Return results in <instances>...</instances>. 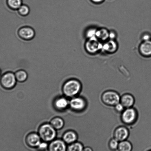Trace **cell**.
I'll return each instance as SVG.
<instances>
[{
  "label": "cell",
  "instance_id": "obj_29",
  "mask_svg": "<svg viewBox=\"0 0 151 151\" xmlns=\"http://www.w3.org/2000/svg\"><path fill=\"white\" fill-rule=\"evenodd\" d=\"M142 39H143V41L151 40V36L149 34H145L142 37Z\"/></svg>",
  "mask_w": 151,
  "mask_h": 151
},
{
  "label": "cell",
  "instance_id": "obj_13",
  "mask_svg": "<svg viewBox=\"0 0 151 151\" xmlns=\"http://www.w3.org/2000/svg\"><path fill=\"white\" fill-rule=\"evenodd\" d=\"M19 34L22 39L29 40L34 37L35 32L31 28L24 27L22 28L19 31Z\"/></svg>",
  "mask_w": 151,
  "mask_h": 151
},
{
  "label": "cell",
  "instance_id": "obj_16",
  "mask_svg": "<svg viewBox=\"0 0 151 151\" xmlns=\"http://www.w3.org/2000/svg\"><path fill=\"white\" fill-rule=\"evenodd\" d=\"M109 31L107 29L104 28L97 29L96 37L98 40L105 42L109 40Z\"/></svg>",
  "mask_w": 151,
  "mask_h": 151
},
{
  "label": "cell",
  "instance_id": "obj_18",
  "mask_svg": "<svg viewBox=\"0 0 151 151\" xmlns=\"http://www.w3.org/2000/svg\"><path fill=\"white\" fill-rule=\"evenodd\" d=\"M133 146L131 142L125 140L120 142L119 144L118 151H132Z\"/></svg>",
  "mask_w": 151,
  "mask_h": 151
},
{
  "label": "cell",
  "instance_id": "obj_10",
  "mask_svg": "<svg viewBox=\"0 0 151 151\" xmlns=\"http://www.w3.org/2000/svg\"><path fill=\"white\" fill-rule=\"evenodd\" d=\"M26 144L30 148L36 149L41 142V139L39 134L30 133L26 137Z\"/></svg>",
  "mask_w": 151,
  "mask_h": 151
},
{
  "label": "cell",
  "instance_id": "obj_17",
  "mask_svg": "<svg viewBox=\"0 0 151 151\" xmlns=\"http://www.w3.org/2000/svg\"><path fill=\"white\" fill-rule=\"evenodd\" d=\"M69 102L66 98L63 97L57 98L54 102V105L57 109L63 110L68 107Z\"/></svg>",
  "mask_w": 151,
  "mask_h": 151
},
{
  "label": "cell",
  "instance_id": "obj_22",
  "mask_svg": "<svg viewBox=\"0 0 151 151\" xmlns=\"http://www.w3.org/2000/svg\"><path fill=\"white\" fill-rule=\"evenodd\" d=\"M119 142L114 137L111 139L108 143V148L111 151L118 150Z\"/></svg>",
  "mask_w": 151,
  "mask_h": 151
},
{
  "label": "cell",
  "instance_id": "obj_2",
  "mask_svg": "<svg viewBox=\"0 0 151 151\" xmlns=\"http://www.w3.org/2000/svg\"><path fill=\"white\" fill-rule=\"evenodd\" d=\"M39 135L44 142H51L56 137V129L50 124H42L39 129Z\"/></svg>",
  "mask_w": 151,
  "mask_h": 151
},
{
  "label": "cell",
  "instance_id": "obj_1",
  "mask_svg": "<svg viewBox=\"0 0 151 151\" xmlns=\"http://www.w3.org/2000/svg\"><path fill=\"white\" fill-rule=\"evenodd\" d=\"M82 85L80 82L75 79H72L64 83L63 90L65 96L73 98L80 93Z\"/></svg>",
  "mask_w": 151,
  "mask_h": 151
},
{
  "label": "cell",
  "instance_id": "obj_14",
  "mask_svg": "<svg viewBox=\"0 0 151 151\" xmlns=\"http://www.w3.org/2000/svg\"><path fill=\"white\" fill-rule=\"evenodd\" d=\"M140 52L143 56L147 57H151V40L143 41L139 47Z\"/></svg>",
  "mask_w": 151,
  "mask_h": 151
},
{
  "label": "cell",
  "instance_id": "obj_21",
  "mask_svg": "<svg viewBox=\"0 0 151 151\" xmlns=\"http://www.w3.org/2000/svg\"><path fill=\"white\" fill-rule=\"evenodd\" d=\"M15 76L17 81L23 82L27 80L28 75L27 73L23 70H20L15 73Z\"/></svg>",
  "mask_w": 151,
  "mask_h": 151
},
{
  "label": "cell",
  "instance_id": "obj_23",
  "mask_svg": "<svg viewBox=\"0 0 151 151\" xmlns=\"http://www.w3.org/2000/svg\"><path fill=\"white\" fill-rule=\"evenodd\" d=\"M8 3L10 8L15 10L18 9L22 5L21 0H8Z\"/></svg>",
  "mask_w": 151,
  "mask_h": 151
},
{
  "label": "cell",
  "instance_id": "obj_12",
  "mask_svg": "<svg viewBox=\"0 0 151 151\" xmlns=\"http://www.w3.org/2000/svg\"><path fill=\"white\" fill-rule=\"evenodd\" d=\"M118 48V44L115 40H109L103 43L102 50L108 53L112 54L116 52Z\"/></svg>",
  "mask_w": 151,
  "mask_h": 151
},
{
  "label": "cell",
  "instance_id": "obj_7",
  "mask_svg": "<svg viewBox=\"0 0 151 151\" xmlns=\"http://www.w3.org/2000/svg\"><path fill=\"white\" fill-rule=\"evenodd\" d=\"M69 105L73 110L80 112L86 109L87 104L86 100L83 97L75 96L70 100Z\"/></svg>",
  "mask_w": 151,
  "mask_h": 151
},
{
  "label": "cell",
  "instance_id": "obj_20",
  "mask_svg": "<svg viewBox=\"0 0 151 151\" xmlns=\"http://www.w3.org/2000/svg\"><path fill=\"white\" fill-rule=\"evenodd\" d=\"M83 145L80 142H76L67 146V151H83Z\"/></svg>",
  "mask_w": 151,
  "mask_h": 151
},
{
  "label": "cell",
  "instance_id": "obj_26",
  "mask_svg": "<svg viewBox=\"0 0 151 151\" xmlns=\"http://www.w3.org/2000/svg\"><path fill=\"white\" fill-rule=\"evenodd\" d=\"M48 146L47 142H41L36 149L37 151H47L48 150Z\"/></svg>",
  "mask_w": 151,
  "mask_h": 151
},
{
  "label": "cell",
  "instance_id": "obj_9",
  "mask_svg": "<svg viewBox=\"0 0 151 151\" xmlns=\"http://www.w3.org/2000/svg\"><path fill=\"white\" fill-rule=\"evenodd\" d=\"M67 144L63 140L55 139L50 142L48 145V151H67Z\"/></svg>",
  "mask_w": 151,
  "mask_h": 151
},
{
  "label": "cell",
  "instance_id": "obj_24",
  "mask_svg": "<svg viewBox=\"0 0 151 151\" xmlns=\"http://www.w3.org/2000/svg\"><path fill=\"white\" fill-rule=\"evenodd\" d=\"M97 29L95 28H90L86 30V35L88 39L96 37V35Z\"/></svg>",
  "mask_w": 151,
  "mask_h": 151
},
{
  "label": "cell",
  "instance_id": "obj_33",
  "mask_svg": "<svg viewBox=\"0 0 151 151\" xmlns=\"http://www.w3.org/2000/svg\"><path fill=\"white\" fill-rule=\"evenodd\" d=\"M147 151H151V149L149 150H148Z\"/></svg>",
  "mask_w": 151,
  "mask_h": 151
},
{
  "label": "cell",
  "instance_id": "obj_8",
  "mask_svg": "<svg viewBox=\"0 0 151 151\" xmlns=\"http://www.w3.org/2000/svg\"><path fill=\"white\" fill-rule=\"evenodd\" d=\"M129 136V131L124 126H120L115 129L114 133V137L120 142L127 140Z\"/></svg>",
  "mask_w": 151,
  "mask_h": 151
},
{
  "label": "cell",
  "instance_id": "obj_32",
  "mask_svg": "<svg viewBox=\"0 0 151 151\" xmlns=\"http://www.w3.org/2000/svg\"><path fill=\"white\" fill-rule=\"evenodd\" d=\"M1 70H0V75H1Z\"/></svg>",
  "mask_w": 151,
  "mask_h": 151
},
{
  "label": "cell",
  "instance_id": "obj_5",
  "mask_svg": "<svg viewBox=\"0 0 151 151\" xmlns=\"http://www.w3.org/2000/svg\"><path fill=\"white\" fill-rule=\"evenodd\" d=\"M103 43L96 37L88 39L85 47L86 51L89 54H94L102 50Z\"/></svg>",
  "mask_w": 151,
  "mask_h": 151
},
{
  "label": "cell",
  "instance_id": "obj_31",
  "mask_svg": "<svg viewBox=\"0 0 151 151\" xmlns=\"http://www.w3.org/2000/svg\"><path fill=\"white\" fill-rule=\"evenodd\" d=\"M91 1L95 4H99L103 2L104 0H91Z\"/></svg>",
  "mask_w": 151,
  "mask_h": 151
},
{
  "label": "cell",
  "instance_id": "obj_15",
  "mask_svg": "<svg viewBox=\"0 0 151 151\" xmlns=\"http://www.w3.org/2000/svg\"><path fill=\"white\" fill-rule=\"evenodd\" d=\"M63 139L66 143L70 145L77 142L78 135L73 130H69L64 133Z\"/></svg>",
  "mask_w": 151,
  "mask_h": 151
},
{
  "label": "cell",
  "instance_id": "obj_19",
  "mask_svg": "<svg viewBox=\"0 0 151 151\" xmlns=\"http://www.w3.org/2000/svg\"><path fill=\"white\" fill-rule=\"evenodd\" d=\"M50 124L55 129L59 130L64 127V122L62 118L60 117H55L51 120Z\"/></svg>",
  "mask_w": 151,
  "mask_h": 151
},
{
  "label": "cell",
  "instance_id": "obj_30",
  "mask_svg": "<svg viewBox=\"0 0 151 151\" xmlns=\"http://www.w3.org/2000/svg\"><path fill=\"white\" fill-rule=\"evenodd\" d=\"M83 151H93V150L90 147L86 146L83 148Z\"/></svg>",
  "mask_w": 151,
  "mask_h": 151
},
{
  "label": "cell",
  "instance_id": "obj_25",
  "mask_svg": "<svg viewBox=\"0 0 151 151\" xmlns=\"http://www.w3.org/2000/svg\"><path fill=\"white\" fill-rule=\"evenodd\" d=\"M18 12L20 15L25 16L29 14L30 9L26 5H22L18 9Z\"/></svg>",
  "mask_w": 151,
  "mask_h": 151
},
{
  "label": "cell",
  "instance_id": "obj_27",
  "mask_svg": "<svg viewBox=\"0 0 151 151\" xmlns=\"http://www.w3.org/2000/svg\"><path fill=\"white\" fill-rule=\"evenodd\" d=\"M125 109V108L120 102L114 106V109L116 112L119 114H121Z\"/></svg>",
  "mask_w": 151,
  "mask_h": 151
},
{
  "label": "cell",
  "instance_id": "obj_3",
  "mask_svg": "<svg viewBox=\"0 0 151 151\" xmlns=\"http://www.w3.org/2000/svg\"><path fill=\"white\" fill-rule=\"evenodd\" d=\"M120 96L118 92L113 90L105 91L102 94L101 100L108 106H114L120 102Z\"/></svg>",
  "mask_w": 151,
  "mask_h": 151
},
{
  "label": "cell",
  "instance_id": "obj_11",
  "mask_svg": "<svg viewBox=\"0 0 151 151\" xmlns=\"http://www.w3.org/2000/svg\"><path fill=\"white\" fill-rule=\"evenodd\" d=\"M120 102L125 108L133 107L135 103L134 97L130 93L124 94L121 97Z\"/></svg>",
  "mask_w": 151,
  "mask_h": 151
},
{
  "label": "cell",
  "instance_id": "obj_28",
  "mask_svg": "<svg viewBox=\"0 0 151 151\" xmlns=\"http://www.w3.org/2000/svg\"><path fill=\"white\" fill-rule=\"evenodd\" d=\"M117 35L116 33L115 32L113 31H111L109 32V39L112 40H115V39L116 38Z\"/></svg>",
  "mask_w": 151,
  "mask_h": 151
},
{
  "label": "cell",
  "instance_id": "obj_4",
  "mask_svg": "<svg viewBox=\"0 0 151 151\" xmlns=\"http://www.w3.org/2000/svg\"><path fill=\"white\" fill-rule=\"evenodd\" d=\"M138 118V113L133 107L125 108L122 113L121 119L124 124L130 125L134 124Z\"/></svg>",
  "mask_w": 151,
  "mask_h": 151
},
{
  "label": "cell",
  "instance_id": "obj_6",
  "mask_svg": "<svg viewBox=\"0 0 151 151\" xmlns=\"http://www.w3.org/2000/svg\"><path fill=\"white\" fill-rule=\"evenodd\" d=\"M17 80L15 74L11 72L5 73L0 79V84L5 89H11L15 86Z\"/></svg>",
  "mask_w": 151,
  "mask_h": 151
}]
</instances>
